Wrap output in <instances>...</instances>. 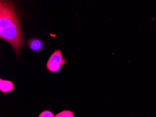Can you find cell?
Listing matches in <instances>:
<instances>
[{"mask_svg": "<svg viewBox=\"0 0 156 117\" xmlns=\"http://www.w3.org/2000/svg\"><path fill=\"white\" fill-rule=\"evenodd\" d=\"M20 21L14 3L10 1H0V38L8 42L17 57L21 54L23 36Z\"/></svg>", "mask_w": 156, "mask_h": 117, "instance_id": "6da1fadb", "label": "cell"}, {"mask_svg": "<svg viewBox=\"0 0 156 117\" xmlns=\"http://www.w3.org/2000/svg\"><path fill=\"white\" fill-rule=\"evenodd\" d=\"M28 46L30 49L35 52L39 51L43 47V43L38 38H34L28 41Z\"/></svg>", "mask_w": 156, "mask_h": 117, "instance_id": "3957f363", "label": "cell"}, {"mask_svg": "<svg viewBox=\"0 0 156 117\" xmlns=\"http://www.w3.org/2000/svg\"><path fill=\"white\" fill-rule=\"evenodd\" d=\"M54 117H74V114L70 111L64 110L58 113Z\"/></svg>", "mask_w": 156, "mask_h": 117, "instance_id": "5b68a950", "label": "cell"}, {"mask_svg": "<svg viewBox=\"0 0 156 117\" xmlns=\"http://www.w3.org/2000/svg\"><path fill=\"white\" fill-rule=\"evenodd\" d=\"M38 117H54V114L48 110H45L39 114Z\"/></svg>", "mask_w": 156, "mask_h": 117, "instance_id": "8992f818", "label": "cell"}, {"mask_svg": "<svg viewBox=\"0 0 156 117\" xmlns=\"http://www.w3.org/2000/svg\"><path fill=\"white\" fill-rule=\"evenodd\" d=\"M66 60L63 59L62 53L60 50H56L51 54L46 64L48 71L56 72L58 71L62 65L65 64Z\"/></svg>", "mask_w": 156, "mask_h": 117, "instance_id": "7a4b0ae2", "label": "cell"}, {"mask_svg": "<svg viewBox=\"0 0 156 117\" xmlns=\"http://www.w3.org/2000/svg\"><path fill=\"white\" fill-rule=\"evenodd\" d=\"M14 89V86L12 82L0 79V90L3 93L9 92Z\"/></svg>", "mask_w": 156, "mask_h": 117, "instance_id": "277c9868", "label": "cell"}]
</instances>
